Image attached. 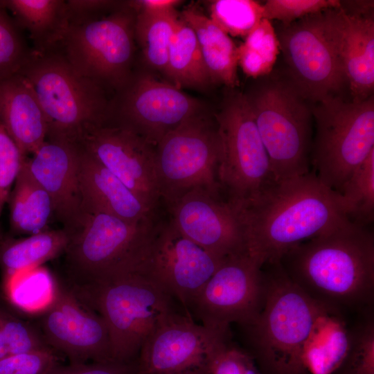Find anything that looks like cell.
<instances>
[{"label":"cell","instance_id":"cell-1","mask_svg":"<svg viewBox=\"0 0 374 374\" xmlns=\"http://www.w3.org/2000/svg\"><path fill=\"white\" fill-rule=\"evenodd\" d=\"M231 205L242 229L246 252L262 265L278 261L294 246L350 220L338 193L323 184L313 170L275 181L254 198Z\"/></svg>","mask_w":374,"mask_h":374},{"label":"cell","instance_id":"cell-2","mask_svg":"<svg viewBox=\"0 0 374 374\" xmlns=\"http://www.w3.org/2000/svg\"><path fill=\"white\" fill-rule=\"evenodd\" d=\"M349 220L305 240L278 261L297 286L333 309L366 310L374 291V235Z\"/></svg>","mask_w":374,"mask_h":374},{"label":"cell","instance_id":"cell-3","mask_svg":"<svg viewBox=\"0 0 374 374\" xmlns=\"http://www.w3.org/2000/svg\"><path fill=\"white\" fill-rule=\"evenodd\" d=\"M262 305L244 326L255 355L268 374H307L305 350L322 317L333 308L304 292L278 261L262 265Z\"/></svg>","mask_w":374,"mask_h":374},{"label":"cell","instance_id":"cell-4","mask_svg":"<svg viewBox=\"0 0 374 374\" xmlns=\"http://www.w3.org/2000/svg\"><path fill=\"white\" fill-rule=\"evenodd\" d=\"M70 288L104 319L116 361L136 362L150 335L180 314L174 299L135 271Z\"/></svg>","mask_w":374,"mask_h":374},{"label":"cell","instance_id":"cell-5","mask_svg":"<svg viewBox=\"0 0 374 374\" xmlns=\"http://www.w3.org/2000/svg\"><path fill=\"white\" fill-rule=\"evenodd\" d=\"M19 73L44 111L46 139L75 143L84 128L109 121L111 101L105 90L78 73L59 51H33Z\"/></svg>","mask_w":374,"mask_h":374},{"label":"cell","instance_id":"cell-6","mask_svg":"<svg viewBox=\"0 0 374 374\" xmlns=\"http://www.w3.org/2000/svg\"><path fill=\"white\" fill-rule=\"evenodd\" d=\"M104 9L69 8V24L55 50L81 75L118 92L132 76L136 14L131 7L98 15Z\"/></svg>","mask_w":374,"mask_h":374},{"label":"cell","instance_id":"cell-7","mask_svg":"<svg viewBox=\"0 0 374 374\" xmlns=\"http://www.w3.org/2000/svg\"><path fill=\"white\" fill-rule=\"evenodd\" d=\"M276 181L310 172L312 107L291 82L267 79L245 94Z\"/></svg>","mask_w":374,"mask_h":374},{"label":"cell","instance_id":"cell-8","mask_svg":"<svg viewBox=\"0 0 374 374\" xmlns=\"http://www.w3.org/2000/svg\"><path fill=\"white\" fill-rule=\"evenodd\" d=\"M341 26L340 6L283 25L276 33L291 82L309 102L339 96L347 84L340 54Z\"/></svg>","mask_w":374,"mask_h":374},{"label":"cell","instance_id":"cell-9","mask_svg":"<svg viewBox=\"0 0 374 374\" xmlns=\"http://www.w3.org/2000/svg\"><path fill=\"white\" fill-rule=\"evenodd\" d=\"M155 220L130 222L115 216L82 212L69 233L64 253L69 285L91 284L131 270L145 249Z\"/></svg>","mask_w":374,"mask_h":374},{"label":"cell","instance_id":"cell-10","mask_svg":"<svg viewBox=\"0 0 374 374\" xmlns=\"http://www.w3.org/2000/svg\"><path fill=\"white\" fill-rule=\"evenodd\" d=\"M317 125L312 163L320 181L339 193L374 150V98L348 102L340 96L314 103Z\"/></svg>","mask_w":374,"mask_h":374},{"label":"cell","instance_id":"cell-11","mask_svg":"<svg viewBox=\"0 0 374 374\" xmlns=\"http://www.w3.org/2000/svg\"><path fill=\"white\" fill-rule=\"evenodd\" d=\"M221 143L216 121L204 112L184 121L155 147L161 200L167 207L197 189L221 197L217 170Z\"/></svg>","mask_w":374,"mask_h":374},{"label":"cell","instance_id":"cell-12","mask_svg":"<svg viewBox=\"0 0 374 374\" xmlns=\"http://www.w3.org/2000/svg\"><path fill=\"white\" fill-rule=\"evenodd\" d=\"M215 117L221 143L217 176L222 192L231 204L250 200L276 180L245 94L228 96Z\"/></svg>","mask_w":374,"mask_h":374},{"label":"cell","instance_id":"cell-13","mask_svg":"<svg viewBox=\"0 0 374 374\" xmlns=\"http://www.w3.org/2000/svg\"><path fill=\"white\" fill-rule=\"evenodd\" d=\"M225 258L208 252L187 238L168 220L155 223L131 271L150 280L189 314L191 301Z\"/></svg>","mask_w":374,"mask_h":374},{"label":"cell","instance_id":"cell-14","mask_svg":"<svg viewBox=\"0 0 374 374\" xmlns=\"http://www.w3.org/2000/svg\"><path fill=\"white\" fill-rule=\"evenodd\" d=\"M229 341V330L197 324L180 313L145 342L136 361V374H212Z\"/></svg>","mask_w":374,"mask_h":374},{"label":"cell","instance_id":"cell-15","mask_svg":"<svg viewBox=\"0 0 374 374\" xmlns=\"http://www.w3.org/2000/svg\"><path fill=\"white\" fill-rule=\"evenodd\" d=\"M262 265L246 251L226 257L191 301L188 308L202 325L229 330L253 322L263 301Z\"/></svg>","mask_w":374,"mask_h":374},{"label":"cell","instance_id":"cell-16","mask_svg":"<svg viewBox=\"0 0 374 374\" xmlns=\"http://www.w3.org/2000/svg\"><path fill=\"white\" fill-rule=\"evenodd\" d=\"M118 93L110 103L108 123L132 130L154 147L184 121L203 112L197 99L147 75L131 76Z\"/></svg>","mask_w":374,"mask_h":374},{"label":"cell","instance_id":"cell-17","mask_svg":"<svg viewBox=\"0 0 374 374\" xmlns=\"http://www.w3.org/2000/svg\"><path fill=\"white\" fill-rule=\"evenodd\" d=\"M37 314L46 343L56 353L65 355L70 364L114 360L104 319L84 305L67 285L55 280L52 300Z\"/></svg>","mask_w":374,"mask_h":374},{"label":"cell","instance_id":"cell-18","mask_svg":"<svg viewBox=\"0 0 374 374\" xmlns=\"http://www.w3.org/2000/svg\"><path fill=\"white\" fill-rule=\"evenodd\" d=\"M75 143L155 212L161 197L154 146L132 130L108 123L84 128Z\"/></svg>","mask_w":374,"mask_h":374},{"label":"cell","instance_id":"cell-19","mask_svg":"<svg viewBox=\"0 0 374 374\" xmlns=\"http://www.w3.org/2000/svg\"><path fill=\"white\" fill-rule=\"evenodd\" d=\"M170 221L187 238L222 258L245 251L233 207L220 196L191 190L168 207Z\"/></svg>","mask_w":374,"mask_h":374},{"label":"cell","instance_id":"cell-20","mask_svg":"<svg viewBox=\"0 0 374 374\" xmlns=\"http://www.w3.org/2000/svg\"><path fill=\"white\" fill-rule=\"evenodd\" d=\"M77 143L46 139L26 158L30 171L50 195L54 214L71 231L82 215Z\"/></svg>","mask_w":374,"mask_h":374},{"label":"cell","instance_id":"cell-21","mask_svg":"<svg viewBox=\"0 0 374 374\" xmlns=\"http://www.w3.org/2000/svg\"><path fill=\"white\" fill-rule=\"evenodd\" d=\"M79 148L82 213H103L130 222L155 220L154 211L147 207L116 175Z\"/></svg>","mask_w":374,"mask_h":374},{"label":"cell","instance_id":"cell-22","mask_svg":"<svg viewBox=\"0 0 374 374\" xmlns=\"http://www.w3.org/2000/svg\"><path fill=\"white\" fill-rule=\"evenodd\" d=\"M0 119L21 154H33L46 141L48 125L29 82L20 73L0 80Z\"/></svg>","mask_w":374,"mask_h":374},{"label":"cell","instance_id":"cell-23","mask_svg":"<svg viewBox=\"0 0 374 374\" xmlns=\"http://www.w3.org/2000/svg\"><path fill=\"white\" fill-rule=\"evenodd\" d=\"M340 54L353 101L373 96L374 20L346 13L341 8Z\"/></svg>","mask_w":374,"mask_h":374},{"label":"cell","instance_id":"cell-24","mask_svg":"<svg viewBox=\"0 0 374 374\" xmlns=\"http://www.w3.org/2000/svg\"><path fill=\"white\" fill-rule=\"evenodd\" d=\"M16 18V23L26 30L33 51L46 53L60 45L69 24V10L63 0L1 1Z\"/></svg>","mask_w":374,"mask_h":374},{"label":"cell","instance_id":"cell-25","mask_svg":"<svg viewBox=\"0 0 374 374\" xmlns=\"http://www.w3.org/2000/svg\"><path fill=\"white\" fill-rule=\"evenodd\" d=\"M26 158L10 195V221L13 231L32 235L49 229L54 209L50 195L30 171Z\"/></svg>","mask_w":374,"mask_h":374},{"label":"cell","instance_id":"cell-26","mask_svg":"<svg viewBox=\"0 0 374 374\" xmlns=\"http://www.w3.org/2000/svg\"><path fill=\"white\" fill-rule=\"evenodd\" d=\"M340 315L339 311L330 310L319 321L303 355L310 374H332L345 359L350 346V331Z\"/></svg>","mask_w":374,"mask_h":374},{"label":"cell","instance_id":"cell-27","mask_svg":"<svg viewBox=\"0 0 374 374\" xmlns=\"http://www.w3.org/2000/svg\"><path fill=\"white\" fill-rule=\"evenodd\" d=\"M164 73L179 89H204L212 82L196 35L180 16L170 40Z\"/></svg>","mask_w":374,"mask_h":374},{"label":"cell","instance_id":"cell-28","mask_svg":"<svg viewBox=\"0 0 374 374\" xmlns=\"http://www.w3.org/2000/svg\"><path fill=\"white\" fill-rule=\"evenodd\" d=\"M69 241L70 235L65 229H48L5 244L0 249V264L6 276L38 267L64 252Z\"/></svg>","mask_w":374,"mask_h":374},{"label":"cell","instance_id":"cell-29","mask_svg":"<svg viewBox=\"0 0 374 374\" xmlns=\"http://www.w3.org/2000/svg\"><path fill=\"white\" fill-rule=\"evenodd\" d=\"M179 16L175 9L167 11L138 10L134 35L146 62L164 73L170 40Z\"/></svg>","mask_w":374,"mask_h":374},{"label":"cell","instance_id":"cell-30","mask_svg":"<svg viewBox=\"0 0 374 374\" xmlns=\"http://www.w3.org/2000/svg\"><path fill=\"white\" fill-rule=\"evenodd\" d=\"M347 217L366 225L374 217V150L337 193Z\"/></svg>","mask_w":374,"mask_h":374},{"label":"cell","instance_id":"cell-31","mask_svg":"<svg viewBox=\"0 0 374 374\" xmlns=\"http://www.w3.org/2000/svg\"><path fill=\"white\" fill-rule=\"evenodd\" d=\"M6 279L10 300L25 312L39 314L52 300L55 280L40 267L16 272Z\"/></svg>","mask_w":374,"mask_h":374},{"label":"cell","instance_id":"cell-32","mask_svg":"<svg viewBox=\"0 0 374 374\" xmlns=\"http://www.w3.org/2000/svg\"><path fill=\"white\" fill-rule=\"evenodd\" d=\"M210 19L228 35L244 37L259 24L262 4L253 0L210 2Z\"/></svg>","mask_w":374,"mask_h":374},{"label":"cell","instance_id":"cell-33","mask_svg":"<svg viewBox=\"0 0 374 374\" xmlns=\"http://www.w3.org/2000/svg\"><path fill=\"white\" fill-rule=\"evenodd\" d=\"M5 8L0 1V80L18 73L33 51Z\"/></svg>","mask_w":374,"mask_h":374},{"label":"cell","instance_id":"cell-34","mask_svg":"<svg viewBox=\"0 0 374 374\" xmlns=\"http://www.w3.org/2000/svg\"><path fill=\"white\" fill-rule=\"evenodd\" d=\"M0 326L10 356L53 350L46 343L39 329L1 307Z\"/></svg>","mask_w":374,"mask_h":374},{"label":"cell","instance_id":"cell-35","mask_svg":"<svg viewBox=\"0 0 374 374\" xmlns=\"http://www.w3.org/2000/svg\"><path fill=\"white\" fill-rule=\"evenodd\" d=\"M342 374H374V324L370 316L350 331V346L339 368Z\"/></svg>","mask_w":374,"mask_h":374},{"label":"cell","instance_id":"cell-36","mask_svg":"<svg viewBox=\"0 0 374 374\" xmlns=\"http://www.w3.org/2000/svg\"><path fill=\"white\" fill-rule=\"evenodd\" d=\"M337 0H267L262 4V17L290 24L306 16L341 6Z\"/></svg>","mask_w":374,"mask_h":374},{"label":"cell","instance_id":"cell-37","mask_svg":"<svg viewBox=\"0 0 374 374\" xmlns=\"http://www.w3.org/2000/svg\"><path fill=\"white\" fill-rule=\"evenodd\" d=\"M25 158L0 119V217Z\"/></svg>","mask_w":374,"mask_h":374},{"label":"cell","instance_id":"cell-38","mask_svg":"<svg viewBox=\"0 0 374 374\" xmlns=\"http://www.w3.org/2000/svg\"><path fill=\"white\" fill-rule=\"evenodd\" d=\"M58 364L53 350L10 355L0 359V374H49Z\"/></svg>","mask_w":374,"mask_h":374},{"label":"cell","instance_id":"cell-39","mask_svg":"<svg viewBox=\"0 0 374 374\" xmlns=\"http://www.w3.org/2000/svg\"><path fill=\"white\" fill-rule=\"evenodd\" d=\"M242 44L260 57L272 70L280 47L276 33L270 21L262 18L245 37Z\"/></svg>","mask_w":374,"mask_h":374},{"label":"cell","instance_id":"cell-40","mask_svg":"<svg viewBox=\"0 0 374 374\" xmlns=\"http://www.w3.org/2000/svg\"><path fill=\"white\" fill-rule=\"evenodd\" d=\"M49 374H136V362H93L91 364H58Z\"/></svg>","mask_w":374,"mask_h":374},{"label":"cell","instance_id":"cell-41","mask_svg":"<svg viewBox=\"0 0 374 374\" xmlns=\"http://www.w3.org/2000/svg\"><path fill=\"white\" fill-rule=\"evenodd\" d=\"M252 363L249 355L230 346L216 359L212 374H244Z\"/></svg>","mask_w":374,"mask_h":374},{"label":"cell","instance_id":"cell-42","mask_svg":"<svg viewBox=\"0 0 374 374\" xmlns=\"http://www.w3.org/2000/svg\"><path fill=\"white\" fill-rule=\"evenodd\" d=\"M181 1L177 0H141L130 3L133 8L148 11H167L173 10Z\"/></svg>","mask_w":374,"mask_h":374},{"label":"cell","instance_id":"cell-43","mask_svg":"<svg viewBox=\"0 0 374 374\" xmlns=\"http://www.w3.org/2000/svg\"><path fill=\"white\" fill-rule=\"evenodd\" d=\"M341 8L350 15L372 17L371 13L373 10V1H345L341 2Z\"/></svg>","mask_w":374,"mask_h":374},{"label":"cell","instance_id":"cell-44","mask_svg":"<svg viewBox=\"0 0 374 374\" xmlns=\"http://www.w3.org/2000/svg\"><path fill=\"white\" fill-rule=\"evenodd\" d=\"M10 356L8 347L0 326V359Z\"/></svg>","mask_w":374,"mask_h":374}]
</instances>
